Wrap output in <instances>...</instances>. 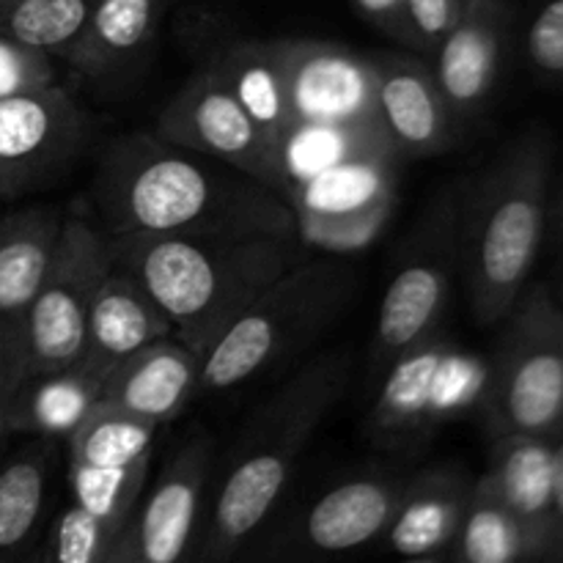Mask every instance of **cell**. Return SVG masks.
Returning <instances> with one entry per match:
<instances>
[{"instance_id":"ffe728a7","label":"cell","mask_w":563,"mask_h":563,"mask_svg":"<svg viewBox=\"0 0 563 563\" xmlns=\"http://www.w3.org/2000/svg\"><path fill=\"white\" fill-rule=\"evenodd\" d=\"M487 487L504 500L506 509L522 522L533 544L537 561L548 555L550 520L555 495V438L542 434H506L493 438Z\"/></svg>"},{"instance_id":"e0dca14e","label":"cell","mask_w":563,"mask_h":563,"mask_svg":"<svg viewBox=\"0 0 563 563\" xmlns=\"http://www.w3.org/2000/svg\"><path fill=\"white\" fill-rule=\"evenodd\" d=\"M203 357L176 335L152 341L104 377V405L157 427L174 421L196 399Z\"/></svg>"},{"instance_id":"d6a6232c","label":"cell","mask_w":563,"mask_h":563,"mask_svg":"<svg viewBox=\"0 0 563 563\" xmlns=\"http://www.w3.org/2000/svg\"><path fill=\"white\" fill-rule=\"evenodd\" d=\"M407 22H410L412 47L432 53L460 16L462 0H405Z\"/></svg>"},{"instance_id":"8fae6325","label":"cell","mask_w":563,"mask_h":563,"mask_svg":"<svg viewBox=\"0 0 563 563\" xmlns=\"http://www.w3.org/2000/svg\"><path fill=\"white\" fill-rule=\"evenodd\" d=\"M88 115L64 86L0 99V201L58 179L82 152Z\"/></svg>"},{"instance_id":"9a60e30c","label":"cell","mask_w":563,"mask_h":563,"mask_svg":"<svg viewBox=\"0 0 563 563\" xmlns=\"http://www.w3.org/2000/svg\"><path fill=\"white\" fill-rule=\"evenodd\" d=\"M405 482L399 473H363L333 484L295 520L289 555H341L383 539Z\"/></svg>"},{"instance_id":"4fadbf2b","label":"cell","mask_w":563,"mask_h":563,"mask_svg":"<svg viewBox=\"0 0 563 563\" xmlns=\"http://www.w3.org/2000/svg\"><path fill=\"white\" fill-rule=\"evenodd\" d=\"M212 465L209 434L185 440L132 509L110 563H176L187 555Z\"/></svg>"},{"instance_id":"277c9868","label":"cell","mask_w":563,"mask_h":563,"mask_svg":"<svg viewBox=\"0 0 563 563\" xmlns=\"http://www.w3.org/2000/svg\"><path fill=\"white\" fill-rule=\"evenodd\" d=\"M346 379L350 357L330 352L306 363L264 401L225 465L198 561L234 559L267 520L319 423L344 394Z\"/></svg>"},{"instance_id":"ac0fdd59","label":"cell","mask_w":563,"mask_h":563,"mask_svg":"<svg viewBox=\"0 0 563 563\" xmlns=\"http://www.w3.org/2000/svg\"><path fill=\"white\" fill-rule=\"evenodd\" d=\"M476 478L462 465H438L407 478L385 531V548L412 561L445 559L465 517Z\"/></svg>"},{"instance_id":"2e32d148","label":"cell","mask_w":563,"mask_h":563,"mask_svg":"<svg viewBox=\"0 0 563 563\" xmlns=\"http://www.w3.org/2000/svg\"><path fill=\"white\" fill-rule=\"evenodd\" d=\"M377 115L399 157H434L454 146L460 121L451 113L432 64L416 55L377 53Z\"/></svg>"},{"instance_id":"3957f363","label":"cell","mask_w":563,"mask_h":563,"mask_svg":"<svg viewBox=\"0 0 563 563\" xmlns=\"http://www.w3.org/2000/svg\"><path fill=\"white\" fill-rule=\"evenodd\" d=\"M553 137L531 126L509 143L460 203V258L471 311L489 328L526 291L550 218Z\"/></svg>"},{"instance_id":"f35d334b","label":"cell","mask_w":563,"mask_h":563,"mask_svg":"<svg viewBox=\"0 0 563 563\" xmlns=\"http://www.w3.org/2000/svg\"><path fill=\"white\" fill-rule=\"evenodd\" d=\"M5 3H11V0H0V5H5Z\"/></svg>"},{"instance_id":"74e56055","label":"cell","mask_w":563,"mask_h":563,"mask_svg":"<svg viewBox=\"0 0 563 563\" xmlns=\"http://www.w3.org/2000/svg\"><path fill=\"white\" fill-rule=\"evenodd\" d=\"M555 300H559V306H561V311H563V295H561V297H555Z\"/></svg>"},{"instance_id":"44dd1931","label":"cell","mask_w":563,"mask_h":563,"mask_svg":"<svg viewBox=\"0 0 563 563\" xmlns=\"http://www.w3.org/2000/svg\"><path fill=\"white\" fill-rule=\"evenodd\" d=\"M102 396L104 374L86 363L27 377L3 401L0 434H27L66 443L69 434L102 405Z\"/></svg>"},{"instance_id":"ba28073f","label":"cell","mask_w":563,"mask_h":563,"mask_svg":"<svg viewBox=\"0 0 563 563\" xmlns=\"http://www.w3.org/2000/svg\"><path fill=\"white\" fill-rule=\"evenodd\" d=\"M374 407V438L385 445H410L432 434L438 423L482 407L489 363L456 350L434 330L390 363Z\"/></svg>"},{"instance_id":"7c38bea8","label":"cell","mask_w":563,"mask_h":563,"mask_svg":"<svg viewBox=\"0 0 563 563\" xmlns=\"http://www.w3.org/2000/svg\"><path fill=\"white\" fill-rule=\"evenodd\" d=\"M280 53L289 86L291 130H383L372 55L319 38H280Z\"/></svg>"},{"instance_id":"8d00e7d4","label":"cell","mask_w":563,"mask_h":563,"mask_svg":"<svg viewBox=\"0 0 563 563\" xmlns=\"http://www.w3.org/2000/svg\"><path fill=\"white\" fill-rule=\"evenodd\" d=\"M0 407H3V355H0Z\"/></svg>"},{"instance_id":"83f0119b","label":"cell","mask_w":563,"mask_h":563,"mask_svg":"<svg viewBox=\"0 0 563 563\" xmlns=\"http://www.w3.org/2000/svg\"><path fill=\"white\" fill-rule=\"evenodd\" d=\"M97 0H11L0 5V33L55 58L71 49Z\"/></svg>"},{"instance_id":"5b68a950","label":"cell","mask_w":563,"mask_h":563,"mask_svg":"<svg viewBox=\"0 0 563 563\" xmlns=\"http://www.w3.org/2000/svg\"><path fill=\"white\" fill-rule=\"evenodd\" d=\"M352 273L339 256H306L264 286L203 355L198 394H223L267 372L344 306Z\"/></svg>"},{"instance_id":"f546056e","label":"cell","mask_w":563,"mask_h":563,"mask_svg":"<svg viewBox=\"0 0 563 563\" xmlns=\"http://www.w3.org/2000/svg\"><path fill=\"white\" fill-rule=\"evenodd\" d=\"M148 471H152V462L113 467V471L69 465L71 500L104 520L130 522L132 509L148 484Z\"/></svg>"},{"instance_id":"5bb4252c","label":"cell","mask_w":563,"mask_h":563,"mask_svg":"<svg viewBox=\"0 0 563 563\" xmlns=\"http://www.w3.org/2000/svg\"><path fill=\"white\" fill-rule=\"evenodd\" d=\"M509 36V0H462L460 16L432 49L434 77L460 124L493 102Z\"/></svg>"},{"instance_id":"1f68e13d","label":"cell","mask_w":563,"mask_h":563,"mask_svg":"<svg viewBox=\"0 0 563 563\" xmlns=\"http://www.w3.org/2000/svg\"><path fill=\"white\" fill-rule=\"evenodd\" d=\"M526 58L539 80L563 86V0H544L531 16Z\"/></svg>"},{"instance_id":"7402d4cb","label":"cell","mask_w":563,"mask_h":563,"mask_svg":"<svg viewBox=\"0 0 563 563\" xmlns=\"http://www.w3.org/2000/svg\"><path fill=\"white\" fill-rule=\"evenodd\" d=\"M64 212L25 207L0 218V328H9L36 297L58 242Z\"/></svg>"},{"instance_id":"603a6c76","label":"cell","mask_w":563,"mask_h":563,"mask_svg":"<svg viewBox=\"0 0 563 563\" xmlns=\"http://www.w3.org/2000/svg\"><path fill=\"white\" fill-rule=\"evenodd\" d=\"M212 64L234 91L245 113L256 121L278 154L291 130L289 86L280 38L275 42H234L212 55Z\"/></svg>"},{"instance_id":"6da1fadb","label":"cell","mask_w":563,"mask_h":563,"mask_svg":"<svg viewBox=\"0 0 563 563\" xmlns=\"http://www.w3.org/2000/svg\"><path fill=\"white\" fill-rule=\"evenodd\" d=\"M93 207L104 234L297 236L280 192L157 132L121 135L104 148Z\"/></svg>"},{"instance_id":"836d02e7","label":"cell","mask_w":563,"mask_h":563,"mask_svg":"<svg viewBox=\"0 0 563 563\" xmlns=\"http://www.w3.org/2000/svg\"><path fill=\"white\" fill-rule=\"evenodd\" d=\"M357 14L383 31L385 36L396 38V42L412 44L410 36V22H407V5L405 0H352Z\"/></svg>"},{"instance_id":"30bf717a","label":"cell","mask_w":563,"mask_h":563,"mask_svg":"<svg viewBox=\"0 0 563 563\" xmlns=\"http://www.w3.org/2000/svg\"><path fill=\"white\" fill-rule=\"evenodd\" d=\"M154 132L176 146L220 159L284 196V176L273 143L225 86L212 58L165 102Z\"/></svg>"},{"instance_id":"d590c367","label":"cell","mask_w":563,"mask_h":563,"mask_svg":"<svg viewBox=\"0 0 563 563\" xmlns=\"http://www.w3.org/2000/svg\"><path fill=\"white\" fill-rule=\"evenodd\" d=\"M553 220H555V234L563 240V185H561V198H559V207H555Z\"/></svg>"},{"instance_id":"ab89813d","label":"cell","mask_w":563,"mask_h":563,"mask_svg":"<svg viewBox=\"0 0 563 563\" xmlns=\"http://www.w3.org/2000/svg\"><path fill=\"white\" fill-rule=\"evenodd\" d=\"M0 218H3V209H0Z\"/></svg>"},{"instance_id":"9c48e42d","label":"cell","mask_w":563,"mask_h":563,"mask_svg":"<svg viewBox=\"0 0 563 563\" xmlns=\"http://www.w3.org/2000/svg\"><path fill=\"white\" fill-rule=\"evenodd\" d=\"M460 262V203H440L401 258L379 302L374 368H388L440 328Z\"/></svg>"},{"instance_id":"f1b7e54d","label":"cell","mask_w":563,"mask_h":563,"mask_svg":"<svg viewBox=\"0 0 563 563\" xmlns=\"http://www.w3.org/2000/svg\"><path fill=\"white\" fill-rule=\"evenodd\" d=\"M126 522L104 520L71 500L49 526L44 548L33 553L49 563H110Z\"/></svg>"},{"instance_id":"d6986e66","label":"cell","mask_w":563,"mask_h":563,"mask_svg":"<svg viewBox=\"0 0 563 563\" xmlns=\"http://www.w3.org/2000/svg\"><path fill=\"white\" fill-rule=\"evenodd\" d=\"M165 335H174V328L163 308L137 284V278L110 264L93 291L80 363L108 377L121 361Z\"/></svg>"},{"instance_id":"4dcf8cb0","label":"cell","mask_w":563,"mask_h":563,"mask_svg":"<svg viewBox=\"0 0 563 563\" xmlns=\"http://www.w3.org/2000/svg\"><path fill=\"white\" fill-rule=\"evenodd\" d=\"M55 82L53 55L0 33V99L42 91Z\"/></svg>"},{"instance_id":"52a82bcc","label":"cell","mask_w":563,"mask_h":563,"mask_svg":"<svg viewBox=\"0 0 563 563\" xmlns=\"http://www.w3.org/2000/svg\"><path fill=\"white\" fill-rule=\"evenodd\" d=\"M504 341L489 363L484 421L493 438L563 429V311L548 284L526 286L509 311Z\"/></svg>"},{"instance_id":"4316f807","label":"cell","mask_w":563,"mask_h":563,"mask_svg":"<svg viewBox=\"0 0 563 563\" xmlns=\"http://www.w3.org/2000/svg\"><path fill=\"white\" fill-rule=\"evenodd\" d=\"M157 429V423L143 421L102 401L66 440L69 465L113 471V467L152 462Z\"/></svg>"},{"instance_id":"e575fe53","label":"cell","mask_w":563,"mask_h":563,"mask_svg":"<svg viewBox=\"0 0 563 563\" xmlns=\"http://www.w3.org/2000/svg\"><path fill=\"white\" fill-rule=\"evenodd\" d=\"M555 495L553 520H550V544L544 561H563V429L555 434Z\"/></svg>"},{"instance_id":"d4e9b609","label":"cell","mask_w":563,"mask_h":563,"mask_svg":"<svg viewBox=\"0 0 563 563\" xmlns=\"http://www.w3.org/2000/svg\"><path fill=\"white\" fill-rule=\"evenodd\" d=\"M168 0H97L66 60L88 77L119 71L157 33Z\"/></svg>"},{"instance_id":"8992f818","label":"cell","mask_w":563,"mask_h":563,"mask_svg":"<svg viewBox=\"0 0 563 563\" xmlns=\"http://www.w3.org/2000/svg\"><path fill=\"white\" fill-rule=\"evenodd\" d=\"M108 269V236L82 214H64L53 262L36 297L14 324L0 328L3 401L22 379L80 363L93 291Z\"/></svg>"},{"instance_id":"484cf974","label":"cell","mask_w":563,"mask_h":563,"mask_svg":"<svg viewBox=\"0 0 563 563\" xmlns=\"http://www.w3.org/2000/svg\"><path fill=\"white\" fill-rule=\"evenodd\" d=\"M449 559L465 563H517L537 561L522 522L487 487L482 476L473 482L465 517L460 522Z\"/></svg>"},{"instance_id":"7a4b0ae2","label":"cell","mask_w":563,"mask_h":563,"mask_svg":"<svg viewBox=\"0 0 563 563\" xmlns=\"http://www.w3.org/2000/svg\"><path fill=\"white\" fill-rule=\"evenodd\" d=\"M104 236L110 264L137 278L176 339L201 357L242 308L308 251L300 236Z\"/></svg>"},{"instance_id":"cb8c5ba5","label":"cell","mask_w":563,"mask_h":563,"mask_svg":"<svg viewBox=\"0 0 563 563\" xmlns=\"http://www.w3.org/2000/svg\"><path fill=\"white\" fill-rule=\"evenodd\" d=\"M55 440L33 438L0 465V563L31 559L47 509Z\"/></svg>"}]
</instances>
